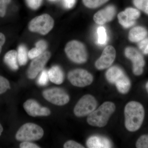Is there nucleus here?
<instances>
[{
	"label": "nucleus",
	"mask_w": 148,
	"mask_h": 148,
	"mask_svg": "<svg viewBox=\"0 0 148 148\" xmlns=\"http://www.w3.org/2000/svg\"><path fill=\"white\" fill-rule=\"evenodd\" d=\"M145 110L142 104L136 101L127 103L124 109L125 125L130 132L140 129L145 118Z\"/></svg>",
	"instance_id": "1"
},
{
	"label": "nucleus",
	"mask_w": 148,
	"mask_h": 148,
	"mask_svg": "<svg viewBox=\"0 0 148 148\" xmlns=\"http://www.w3.org/2000/svg\"><path fill=\"white\" fill-rule=\"evenodd\" d=\"M115 109L114 103L109 101L105 102L97 110L88 115L87 119L88 123L95 127H104L108 123Z\"/></svg>",
	"instance_id": "2"
},
{
	"label": "nucleus",
	"mask_w": 148,
	"mask_h": 148,
	"mask_svg": "<svg viewBox=\"0 0 148 148\" xmlns=\"http://www.w3.org/2000/svg\"><path fill=\"white\" fill-rule=\"evenodd\" d=\"M65 53L70 60L74 63L82 64L87 61L86 47L82 42L77 40L70 41L65 47Z\"/></svg>",
	"instance_id": "3"
},
{
	"label": "nucleus",
	"mask_w": 148,
	"mask_h": 148,
	"mask_svg": "<svg viewBox=\"0 0 148 148\" xmlns=\"http://www.w3.org/2000/svg\"><path fill=\"white\" fill-rule=\"evenodd\" d=\"M54 25L53 18L48 14L36 16L29 22L28 29L30 32L42 35L48 34Z\"/></svg>",
	"instance_id": "4"
},
{
	"label": "nucleus",
	"mask_w": 148,
	"mask_h": 148,
	"mask_svg": "<svg viewBox=\"0 0 148 148\" xmlns=\"http://www.w3.org/2000/svg\"><path fill=\"white\" fill-rule=\"evenodd\" d=\"M44 135V130L41 127L34 123H27L23 125L16 132V139L18 141H31L40 140Z\"/></svg>",
	"instance_id": "5"
},
{
	"label": "nucleus",
	"mask_w": 148,
	"mask_h": 148,
	"mask_svg": "<svg viewBox=\"0 0 148 148\" xmlns=\"http://www.w3.org/2000/svg\"><path fill=\"white\" fill-rule=\"evenodd\" d=\"M97 106V102L92 95L87 94L81 98L74 108L75 114L77 117L88 116Z\"/></svg>",
	"instance_id": "6"
},
{
	"label": "nucleus",
	"mask_w": 148,
	"mask_h": 148,
	"mask_svg": "<svg viewBox=\"0 0 148 148\" xmlns=\"http://www.w3.org/2000/svg\"><path fill=\"white\" fill-rule=\"evenodd\" d=\"M68 79L74 86L84 87L89 85L93 81L92 75L86 70L75 69L71 71L68 74Z\"/></svg>",
	"instance_id": "7"
},
{
	"label": "nucleus",
	"mask_w": 148,
	"mask_h": 148,
	"mask_svg": "<svg viewBox=\"0 0 148 148\" xmlns=\"http://www.w3.org/2000/svg\"><path fill=\"white\" fill-rule=\"evenodd\" d=\"M106 76L109 82L115 85L117 89L123 88L130 82L122 69L118 66L109 68L106 72Z\"/></svg>",
	"instance_id": "8"
},
{
	"label": "nucleus",
	"mask_w": 148,
	"mask_h": 148,
	"mask_svg": "<svg viewBox=\"0 0 148 148\" xmlns=\"http://www.w3.org/2000/svg\"><path fill=\"white\" fill-rule=\"evenodd\" d=\"M42 95L46 100L56 106H64L70 101L68 93L63 89L58 88L45 90L42 92Z\"/></svg>",
	"instance_id": "9"
},
{
	"label": "nucleus",
	"mask_w": 148,
	"mask_h": 148,
	"mask_svg": "<svg viewBox=\"0 0 148 148\" xmlns=\"http://www.w3.org/2000/svg\"><path fill=\"white\" fill-rule=\"evenodd\" d=\"M124 53L125 57L132 62V70L134 74L137 76L142 75L143 72V68L145 64L142 54L135 48L131 47L125 49Z\"/></svg>",
	"instance_id": "10"
},
{
	"label": "nucleus",
	"mask_w": 148,
	"mask_h": 148,
	"mask_svg": "<svg viewBox=\"0 0 148 148\" xmlns=\"http://www.w3.org/2000/svg\"><path fill=\"white\" fill-rule=\"evenodd\" d=\"M51 56L50 52L45 51L39 56L33 59L27 71L28 77L31 79L36 77L38 74L42 71Z\"/></svg>",
	"instance_id": "11"
},
{
	"label": "nucleus",
	"mask_w": 148,
	"mask_h": 148,
	"mask_svg": "<svg viewBox=\"0 0 148 148\" xmlns=\"http://www.w3.org/2000/svg\"><path fill=\"white\" fill-rule=\"evenodd\" d=\"M116 56V51L113 46H107L103 49L100 58L95 62V67L98 70L109 68L113 63Z\"/></svg>",
	"instance_id": "12"
},
{
	"label": "nucleus",
	"mask_w": 148,
	"mask_h": 148,
	"mask_svg": "<svg viewBox=\"0 0 148 148\" xmlns=\"http://www.w3.org/2000/svg\"><path fill=\"white\" fill-rule=\"evenodd\" d=\"M23 107L27 113L30 116H48L51 114L49 109L42 107L36 101L32 99L26 101L24 103Z\"/></svg>",
	"instance_id": "13"
},
{
	"label": "nucleus",
	"mask_w": 148,
	"mask_h": 148,
	"mask_svg": "<svg viewBox=\"0 0 148 148\" xmlns=\"http://www.w3.org/2000/svg\"><path fill=\"white\" fill-rule=\"evenodd\" d=\"M116 14V10L113 5L108 6L98 11L93 16V19L96 24L103 25L113 19Z\"/></svg>",
	"instance_id": "14"
},
{
	"label": "nucleus",
	"mask_w": 148,
	"mask_h": 148,
	"mask_svg": "<svg viewBox=\"0 0 148 148\" xmlns=\"http://www.w3.org/2000/svg\"><path fill=\"white\" fill-rule=\"evenodd\" d=\"M86 145L89 148H108L112 146L108 138L99 136L90 137L87 140Z\"/></svg>",
	"instance_id": "15"
},
{
	"label": "nucleus",
	"mask_w": 148,
	"mask_h": 148,
	"mask_svg": "<svg viewBox=\"0 0 148 148\" xmlns=\"http://www.w3.org/2000/svg\"><path fill=\"white\" fill-rule=\"evenodd\" d=\"M148 35L147 29L144 27L138 26L132 28L128 34V39L132 42H140L145 38Z\"/></svg>",
	"instance_id": "16"
},
{
	"label": "nucleus",
	"mask_w": 148,
	"mask_h": 148,
	"mask_svg": "<svg viewBox=\"0 0 148 148\" xmlns=\"http://www.w3.org/2000/svg\"><path fill=\"white\" fill-rule=\"evenodd\" d=\"M49 78L51 82L56 84H61L64 82V74L59 66H52L48 71Z\"/></svg>",
	"instance_id": "17"
},
{
	"label": "nucleus",
	"mask_w": 148,
	"mask_h": 148,
	"mask_svg": "<svg viewBox=\"0 0 148 148\" xmlns=\"http://www.w3.org/2000/svg\"><path fill=\"white\" fill-rule=\"evenodd\" d=\"M4 62L12 71H16L18 69L17 51H9L5 53L4 57Z\"/></svg>",
	"instance_id": "18"
},
{
	"label": "nucleus",
	"mask_w": 148,
	"mask_h": 148,
	"mask_svg": "<svg viewBox=\"0 0 148 148\" xmlns=\"http://www.w3.org/2000/svg\"><path fill=\"white\" fill-rule=\"evenodd\" d=\"M17 53L18 64L20 66L26 65L29 58L27 47L23 45H21L18 46Z\"/></svg>",
	"instance_id": "19"
},
{
	"label": "nucleus",
	"mask_w": 148,
	"mask_h": 148,
	"mask_svg": "<svg viewBox=\"0 0 148 148\" xmlns=\"http://www.w3.org/2000/svg\"><path fill=\"white\" fill-rule=\"evenodd\" d=\"M117 18L120 24L124 28H128L135 24V21L130 20L123 11L120 12L117 15Z\"/></svg>",
	"instance_id": "20"
},
{
	"label": "nucleus",
	"mask_w": 148,
	"mask_h": 148,
	"mask_svg": "<svg viewBox=\"0 0 148 148\" xmlns=\"http://www.w3.org/2000/svg\"><path fill=\"white\" fill-rule=\"evenodd\" d=\"M109 0H82L84 5L88 8H97L107 3Z\"/></svg>",
	"instance_id": "21"
},
{
	"label": "nucleus",
	"mask_w": 148,
	"mask_h": 148,
	"mask_svg": "<svg viewBox=\"0 0 148 148\" xmlns=\"http://www.w3.org/2000/svg\"><path fill=\"white\" fill-rule=\"evenodd\" d=\"M124 12L127 17L132 21H135L140 16V12L136 9L128 8L125 9Z\"/></svg>",
	"instance_id": "22"
},
{
	"label": "nucleus",
	"mask_w": 148,
	"mask_h": 148,
	"mask_svg": "<svg viewBox=\"0 0 148 148\" xmlns=\"http://www.w3.org/2000/svg\"><path fill=\"white\" fill-rule=\"evenodd\" d=\"M98 42L101 45L105 44L107 40V34L106 29L103 27H100L97 30Z\"/></svg>",
	"instance_id": "23"
},
{
	"label": "nucleus",
	"mask_w": 148,
	"mask_h": 148,
	"mask_svg": "<svg viewBox=\"0 0 148 148\" xmlns=\"http://www.w3.org/2000/svg\"><path fill=\"white\" fill-rule=\"evenodd\" d=\"M133 3L138 9L148 14V0H133Z\"/></svg>",
	"instance_id": "24"
},
{
	"label": "nucleus",
	"mask_w": 148,
	"mask_h": 148,
	"mask_svg": "<svg viewBox=\"0 0 148 148\" xmlns=\"http://www.w3.org/2000/svg\"><path fill=\"white\" fill-rule=\"evenodd\" d=\"M10 88V84L8 80L0 75V94L4 93Z\"/></svg>",
	"instance_id": "25"
},
{
	"label": "nucleus",
	"mask_w": 148,
	"mask_h": 148,
	"mask_svg": "<svg viewBox=\"0 0 148 148\" xmlns=\"http://www.w3.org/2000/svg\"><path fill=\"white\" fill-rule=\"evenodd\" d=\"M136 147L138 148H148V135L141 136L136 142Z\"/></svg>",
	"instance_id": "26"
},
{
	"label": "nucleus",
	"mask_w": 148,
	"mask_h": 148,
	"mask_svg": "<svg viewBox=\"0 0 148 148\" xmlns=\"http://www.w3.org/2000/svg\"><path fill=\"white\" fill-rule=\"evenodd\" d=\"M49 79V78L47 71L45 70H43L38 79V84L40 86L46 85L48 82Z\"/></svg>",
	"instance_id": "27"
},
{
	"label": "nucleus",
	"mask_w": 148,
	"mask_h": 148,
	"mask_svg": "<svg viewBox=\"0 0 148 148\" xmlns=\"http://www.w3.org/2000/svg\"><path fill=\"white\" fill-rule=\"evenodd\" d=\"M44 52L45 51H43L41 49L36 46L28 52V56L30 59H33L39 56Z\"/></svg>",
	"instance_id": "28"
},
{
	"label": "nucleus",
	"mask_w": 148,
	"mask_h": 148,
	"mask_svg": "<svg viewBox=\"0 0 148 148\" xmlns=\"http://www.w3.org/2000/svg\"><path fill=\"white\" fill-rule=\"evenodd\" d=\"M11 0H0V17H3L6 12L7 7Z\"/></svg>",
	"instance_id": "29"
},
{
	"label": "nucleus",
	"mask_w": 148,
	"mask_h": 148,
	"mask_svg": "<svg viewBox=\"0 0 148 148\" xmlns=\"http://www.w3.org/2000/svg\"><path fill=\"white\" fill-rule=\"evenodd\" d=\"M28 6L33 10H36L41 4L42 0H26Z\"/></svg>",
	"instance_id": "30"
},
{
	"label": "nucleus",
	"mask_w": 148,
	"mask_h": 148,
	"mask_svg": "<svg viewBox=\"0 0 148 148\" xmlns=\"http://www.w3.org/2000/svg\"><path fill=\"white\" fill-rule=\"evenodd\" d=\"M65 148H84V147L79 143H77L73 140L67 141L64 145Z\"/></svg>",
	"instance_id": "31"
},
{
	"label": "nucleus",
	"mask_w": 148,
	"mask_h": 148,
	"mask_svg": "<svg viewBox=\"0 0 148 148\" xmlns=\"http://www.w3.org/2000/svg\"><path fill=\"white\" fill-rule=\"evenodd\" d=\"M20 148H39V146L37 145L36 144H34L29 141H24L20 145Z\"/></svg>",
	"instance_id": "32"
},
{
	"label": "nucleus",
	"mask_w": 148,
	"mask_h": 148,
	"mask_svg": "<svg viewBox=\"0 0 148 148\" xmlns=\"http://www.w3.org/2000/svg\"><path fill=\"white\" fill-rule=\"evenodd\" d=\"M36 46L40 47L43 51H45L47 48V45L46 41L43 40H40L37 42L36 44Z\"/></svg>",
	"instance_id": "33"
},
{
	"label": "nucleus",
	"mask_w": 148,
	"mask_h": 148,
	"mask_svg": "<svg viewBox=\"0 0 148 148\" xmlns=\"http://www.w3.org/2000/svg\"><path fill=\"white\" fill-rule=\"evenodd\" d=\"M76 0H64V5L67 8H73L75 3Z\"/></svg>",
	"instance_id": "34"
},
{
	"label": "nucleus",
	"mask_w": 148,
	"mask_h": 148,
	"mask_svg": "<svg viewBox=\"0 0 148 148\" xmlns=\"http://www.w3.org/2000/svg\"><path fill=\"white\" fill-rule=\"evenodd\" d=\"M138 44L139 48L143 51L148 44V38H145L139 42Z\"/></svg>",
	"instance_id": "35"
},
{
	"label": "nucleus",
	"mask_w": 148,
	"mask_h": 148,
	"mask_svg": "<svg viewBox=\"0 0 148 148\" xmlns=\"http://www.w3.org/2000/svg\"><path fill=\"white\" fill-rule=\"evenodd\" d=\"M5 36L3 33L0 32V53L2 51L3 46L5 42Z\"/></svg>",
	"instance_id": "36"
},
{
	"label": "nucleus",
	"mask_w": 148,
	"mask_h": 148,
	"mask_svg": "<svg viewBox=\"0 0 148 148\" xmlns=\"http://www.w3.org/2000/svg\"><path fill=\"white\" fill-rule=\"evenodd\" d=\"M143 52L144 53H145V54H148V44L147 45V47H146L145 48V49L143 50Z\"/></svg>",
	"instance_id": "37"
},
{
	"label": "nucleus",
	"mask_w": 148,
	"mask_h": 148,
	"mask_svg": "<svg viewBox=\"0 0 148 148\" xmlns=\"http://www.w3.org/2000/svg\"><path fill=\"white\" fill-rule=\"evenodd\" d=\"M3 131V128L1 125L0 124V136L1 135L2 132Z\"/></svg>",
	"instance_id": "38"
},
{
	"label": "nucleus",
	"mask_w": 148,
	"mask_h": 148,
	"mask_svg": "<svg viewBox=\"0 0 148 148\" xmlns=\"http://www.w3.org/2000/svg\"><path fill=\"white\" fill-rule=\"evenodd\" d=\"M146 90H147V92L148 93V82H147V83L146 84Z\"/></svg>",
	"instance_id": "39"
},
{
	"label": "nucleus",
	"mask_w": 148,
	"mask_h": 148,
	"mask_svg": "<svg viewBox=\"0 0 148 148\" xmlns=\"http://www.w3.org/2000/svg\"></svg>",
	"instance_id": "40"
}]
</instances>
